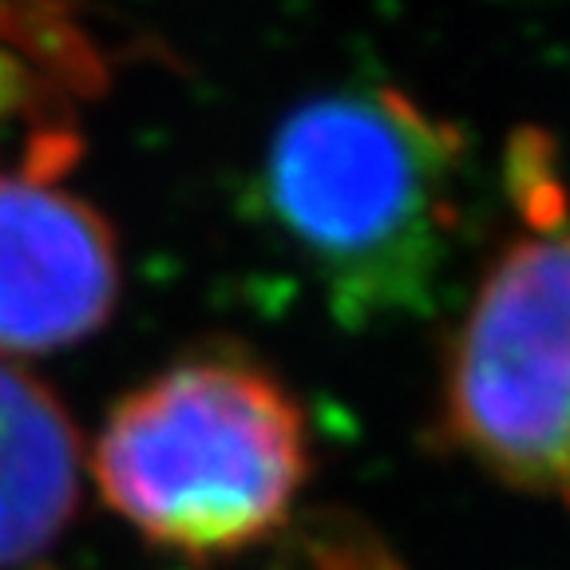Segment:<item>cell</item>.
<instances>
[{"label": "cell", "instance_id": "obj_1", "mask_svg": "<svg viewBox=\"0 0 570 570\" xmlns=\"http://www.w3.org/2000/svg\"><path fill=\"white\" fill-rule=\"evenodd\" d=\"M463 139L396 88L297 104L269 135L254 210L341 325L428 313L463 230Z\"/></svg>", "mask_w": 570, "mask_h": 570}, {"label": "cell", "instance_id": "obj_5", "mask_svg": "<svg viewBox=\"0 0 570 570\" xmlns=\"http://www.w3.org/2000/svg\"><path fill=\"white\" fill-rule=\"evenodd\" d=\"M80 499V436L40 381L0 361V567L60 539Z\"/></svg>", "mask_w": 570, "mask_h": 570}, {"label": "cell", "instance_id": "obj_6", "mask_svg": "<svg viewBox=\"0 0 570 570\" xmlns=\"http://www.w3.org/2000/svg\"><path fill=\"white\" fill-rule=\"evenodd\" d=\"M274 570H409L368 523L345 511H317L282 534Z\"/></svg>", "mask_w": 570, "mask_h": 570}, {"label": "cell", "instance_id": "obj_7", "mask_svg": "<svg viewBox=\"0 0 570 570\" xmlns=\"http://www.w3.org/2000/svg\"><path fill=\"white\" fill-rule=\"evenodd\" d=\"M17 99H20V71L17 63L0 56V111H9Z\"/></svg>", "mask_w": 570, "mask_h": 570}, {"label": "cell", "instance_id": "obj_2", "mask_svg": "<svg viewBox=\"0 0 570 570\" xmlns=\"http://www.w3.org/2000/svg\"><path fill=\"white\" fill-rule=\"evenodd\" d=\"M309 475L297 401L266 368L198 356L135 389L96 448L104 499L142 539L195 559L285 531Z\"/></svg>", "mask_w": 570, "mask_h": 570}, {"label": "cell", "instance_id": "obj_3", "mask_svg": "<svg viewBox=\"0 0 570 570\" xmlns=\"http://www.w3.org/2000/svg\"><path fill=\"white\" fill-rule=\"evenodd\" d=\"M444 432L508 488L570 508V226L539 214L488 269L448 356Z\"/></svg>", "mask_w": 570, "mask_h": 570}, {"label": "cell", "instance_id": "obj_4", "mask_svg": "<svg viewBox=\"0 0 570 570\" xmlns=\"http://www.w3.org/2000/svg\"><path fill=\"white\" fill-rule=\"evenodd\" d=\"M116 297L119 254L104 218L45 167L0 175V356L91 337Z\"/></svg>", "mask_w": 570, "mask_h": 570}]
</instances>
